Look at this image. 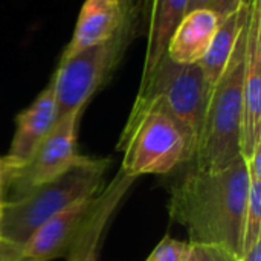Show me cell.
Segmentation results:
<instances>
[{
	"label": "cell",
	"instance_id": "cell-1",
	"mask_svg": "<svg viewBox=\"0 0 261 261\" xmlns=\"http://www.w3.org/2000/svg\"><path fill=\"white\" fill-rule=\"evenodd\" d=\"M248 191L249 170L243 158L217 171L191 165L170 188L168 214L187 229L190 243L222 246L242 257Z\"/></svg>",
	"mask_w": 261,
	"mask_h": 261
},
{
	"label": "cell",
	"instance_id": "cell-4",
	"mask_svg": "<svg viewBox=\"0 0 261 261\" xmlns=\"http://www.w3.org/2000/svg\"><path fill=\"white\" fill-rule=\"evenodd\" d=\"M110 159L86 158L64 174L46 182L20 199L3 202L0 237L24 245L50 217L73 202L93 196L104 188Z\"/></svg>",
	"mask_w": 261,
	"mask_h": 261
},
{
	"label": "cell",
	"instance_id": "cell-8",
	"mask_svg": "<svg viewBox=\"0 0 261 261\" xmlns=\"http://www.w3.org/2000/svg\"><path fill=\"white\" fill-rule=\"evenodd\" d=\"M83 112L75 110L58 118L29 161L17 170L3 173L2 202L20 199L31 190L54 180L86 161L87 156H81L76 148L78 124Z\"/></svg>",
	"mask_w": 261,
	"mask_h": 261
},
{
	"label": "cell",
	"instance_id": "cell-23",
	"mask_svg": "<svg viewBox=\"0 0 261 261\" xmlns=\"http://www.w3.org/2000/svg\"><path fill=\"white\" fill-rule=\"evenodd\" d=\"M2 213H3V202L0 200V223H2Z\"/></svg>",
	"mask_w": 261,
	"mask_h": 261
},
{
	"label": "cell",
	"instance_id": "cell-13",
	"mask_svg": "<svg viewBox=\"0 0 261 261\" xmlns=\"http://www.w3.org/2000/svg\"><path fill=\"white\" fill-rule=\"evenodd\" d=\"M187 9L188 0H147V50L141 80L150 75L165 55L170 37Z\"/></svg>",
	"mask_w": 261,
	"mask_h": 261
},
{
	"label": "cell",
	"instance_id": "cell-14",
	"mask_svg": "<svg viewBox=\"0 0 261 261\" xmlns=\"http://www.w3.org/2000/svg\"><path fill=\"white\" fill-rule=\"evenodd\" d=\"M248 12H249V0H246L236 12L222 18L205 55L197 63L202 69L210 93L213 87L217 84V81L220 80L222 73L225 72L232 57L236 44L246 26Z\"/></svg>",
	"mask_w": 261,
	"mask_h": 261
},
{
	"label": "cell",
	"instance_id": "cell-6",
	"mask_svg": "<svg viewBox=\"0 0 261 261\" xmlns=\"http://www.w3.org/2000/svg\"><path fill=\"white\" fill-rule=\"evenodd\" d=\"M118 150L122 151L121 171L139 176H164L194 159V147L184 128L162 110L128 116Z\"/></svg>",
	"mask_w": 261,
	"mask_h": 261
},
{
	"label": "cell",
	"instance_id": "cell-15",
	"mask_svg": "<svg viewBox=\"0 0 261 261\" xmlns=\"http://www.w3.org/2000/svg\"><path fill=\"white\" fill-rule=\"evenodd\" d=\"M248 162L249 191L243 223V254L261 240V147Z\"/></svg>",
	"mask_w": 261,
	"mask_h": 261
},
{
	"label": "cell",
	"instance_id": "cell-19",
	"mask_svg": "<svg viewBox=\"0 0 261 261\" xmlns=\"http://www.w3.org/2000/svg\"><path fill=\"white\" fill-rule=\"evenodd\" d=\"M246 0H213L211 8L217 12L220 18H225L226 15L236 12Z\"/></svg>",
	"mask_w": 261,
	"mask_h": 261
},
{
	"label": "cell",
	"instance_id": "cell-11",
	"mask_svg": "<svg viewBox=\"0 0 261 261\" xmlns=\"http://www.w3.org/2000/svg\"><path fill=\"white\" fill-rule=\"evenodd\" d=\"M136 8L135 0H86L61 60L109 40Z\"/></svg>",
	"mask_w": 261,
	"mask_h": 261
},
{
	"label": "cell",
	"instance_id": "cell-9",
	"mask_svg": "<svg viewBox=\"0 0 261 261\" xmlns=\"http://www.w3.org/2000/svg\"><path fill=\"white\" fill-rule=\"evenodd\" d=\"M261 147V0H249L245 38L240 151L249 161Z\"/></svg>",
	"mask_w": 261,
	"mask_h": 261
},
{
	"label": "cell",
	"instance_id": "cell-12",
	"mask_svg": "<svg viewBox=\"0 0 261 261\" xmlns=\"http://www.w3.org/2000/svg\"><path fill=\"white\" fill-rule=\"evenodd\" d=\"M220 20L213 8L188 11L170 37L165 52L168 58L179 64H197L205 55Z\"/></svg>",
	"mask_w": 261,
	"mask_h": 261
},
{
	"label": "cell",
	"instance_id": "cell-18",
	"mask_svg": "<svg viewBox=\"0 0 261 261\" xmlns=\"http://www.w3.org/2000/svg\"><path fill=\"white\" fill-rule=\"evenodd\" d=\"M0 261H34L31 260L24 251L23 245L14 243L11 240H6L0 237Z\"/></svg>",
	"mask_w": 261,
	"mask_h": 261
},
{
	"label": "cell",
	"instance_id": "cell-10",
	"mask_svg": "<svg viewBox=\"0 0 261 261\" xmlns=\"http://www.w3.org/2000/svg\"><path fill=\"white\" fill-rule=\"evenodd\" d=\"M58 121V109L54 87L49 83L34 99V102L20 112L15 118V133L9 151L2 158L3 173L23 167L41 141L50 133Z\"/></svg>",
	"mask_w": 261,
	"mask_h": 261
},
{
	"label": "cell",
	"instance_id": "cell-7",
	"mask_svg": "<svg viewBox=\"0 0 261 261\" xmlns=\"http://www.w3.org/2000/svg\"><path fill=\"white\" fill-rule=\"evenodd\" d=\"M138 15L139 9L136 8L109 40L60 61L50 80L58 118L84 110L95 93L107 84L136 37Z\"/></svg>",
	"mask_w": 261,
	"mask_h": 261
},
{
	"label": "cell",
	"instance_id": "cell-22",
	"mask_svg": "<svg viewBox=\"0 0 261 261\" xmlns=\"http://www.w3.org/2000/svg\"><path fill=\"white\" fill-rule=\"evenodd\" d=\"M2 185H3V164L0 159V200H2Z\"/></svg>",
	"mask_w": 261,
	"mask_h": 261
},
{
	"label": "cell",
	"instance_id": "cell-20",
	"mask_svg": "<svg viewBox=\"0 0 261 261\" xmlns=\"http://www.w3.org/2000/svg\"><path fill=\"white\" fill-rule=\"evenodd\" d=\"M239 261H261V240H258L249 251H246Z\"/></svg>",
	"mask_w": 261,
	"mask_h": 261
},
{
	"label": "cell",
	"instance_id": "cell-2",
	"mask_svg": "<svg viewBox=\"0 0 261 261\" xmlns=\"http://www.w3.org/2000/svg\"><path fill=\"white\" fill-rule=\"evenodd\" d=\"M135 180L119 171L106 190L66 206L29 237L23 245L24 254L34 261H95L104 226Z\"/></svg>",
	"mask_w": 261,
	"mask_h": 261
},
{
	"label": "cell",
	"instance_id": "cell-17",
	"mask_svg": "<svg viewBox=\"0 0 261 261\" xmlns=\"http://www.w3.org/2000/svg\"><path fill=\"white\" fill-rule=\"evenodd\" d=\"M240 257L228 251L226 248L216 245L190 243V254L187 261H239Z\"/></svg>",
	"mask_w": 261,
	"mask_h": 261
},
{
	"label": "cell",
	"instance_id": "cell-21",
	"mask_svg": "<svg viewBox=\"0 0 261 261\" xmlns=\"http://www.w3.org/2000/svg\"><path fill=\"white\" fill-rule=\"evenodd\" d=\"M211 3L213 0H188V11H193V9H197V8H211Z\"/></svg>",
	"mask_w": 261,
	"mask_h": 261
},
{
	"label": "cell",
	"instance_id": "cell-16",
	"mask_svg": "<svg viewBox=\"0 0 261 261\" xmlns=\"http://www.w3.org/2000/svg\"><path fill=\"white\" fill-rule=\"evenodd\" d=\"M188 254H190L188 240L182 242L171 237H164L145 261H187Z\"/></svg>",
	"mask_w": 261,
	"mask_h": 261
},
{
	"label": "cell",
	"instance_id": "cell-3",
	"mask_svg": "<svg viewBox=\"0 0 261 261\" xmlns=\"http://www.w3.org/2000/svg\"><path fill=\"white\" fill-rule=\"evenodd\" d=\"M248 23V20H246ZM246 26L236 44L232 57L213 87L194 159L190 162L202 171H217L242 159V112Z\"/></svg>",
	"mask_w": 261,
	"mask_h": 261
},
{
	"label": "cell",
	"instance_id": "cell-5",
	"mask_svg": "<svg viewBox=\"0 0 261 261\" xmlns=\"http://www.w3.org/2000/svg\"><path fill=\"white\" fill-rule=\"evenodd\" d=\"M210 89L199 64H179L165 54L156 67L139 81V90L128 116L162 110L190 138L194 154L200 135Z\"/></svg>",
	"mask_w": 261,
	"mask_h": 261
}]
</instances>
